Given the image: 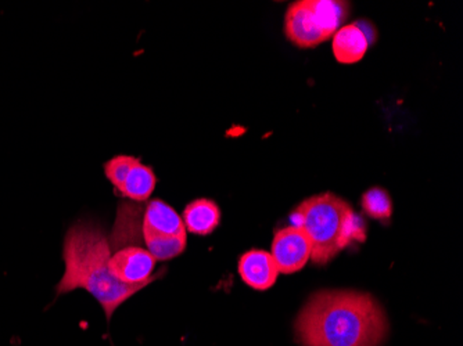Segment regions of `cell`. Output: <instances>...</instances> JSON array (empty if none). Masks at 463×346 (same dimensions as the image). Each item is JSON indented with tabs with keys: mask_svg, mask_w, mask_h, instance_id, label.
I'll use <instances>...</instances> for the list:
<instances>
[{
	"mask_svg": "<svg viewBox=\"0 0 463 346\" xmlns=\"http://www.w3.org/2000/svg\"><path fill=\"white\" fill-rule=\"evenodd\" d=\"M389 329L379 301L355 290L312 294L294 323L296 340L303 346H382Z\"/></svg>",
	"mask_w": 463,
	"mask_h": 346,
	"instance_id": "1",
	"label": "cell"
},
{
	"mask_svg": "<svg viewBox=\"0 0 463 346\" xmlns=\"http://www.w3.org/2000/svg\"><path fill=\"white\" fill-rule=\"evenodd\" d=\"M111 246L100 226L78 220L67 231L62 246L64 275L56 287L57 295L85 290L103 308L108 322L117 309L137 295L153 281L142 285H125L110 269Z\"/></svg>",
	"mask_w": 463,
	"mask_h": 346,
	"instance_id": "2",
	"label": "cell"
},
{
	"mask_svg": "<svg viewBox=\"0 0 463 346\" xmlns=\"http://www.w3.org/2000/svg\"><path fill=\"white\" fill-rule=\"evenodd\" d=\"M311 243V261L324 267L353 241L365 240V225L353 207L333 192H324L300 202L293 212Z\"/></svg>",
	"mask_w": 463,
	"mask_h": 346,
	"instance_id": "3",
	"label": "cell"
},
{
	"mask_svg": "<svg viewBox=\"0 0 463 346\" xmlns=\"http://www.w3.org/2000/svg\"><path fill=\"white\" fill-rule=\"evenodd\" d=\"M347 9V4L332 0L294 2L286 13V36L300 49L321 45L343 27Z\"/></svg>",
	"mask_w": 463,
	"mask_h": 346,
	"instance_id": "4",
	"label": "cell"
},
{
	"mask_svg": "<svg viewBox=\"0 0 463 346\" xmlns=\"http://www.w3.org/2000/svg\"><path fill=\"white\" fill-rule=\"evenodd\" d=\"M142 234L146 249L156 261H170L186 249L187 231L182 216L161 200H153L146 207Z\"/></svg>",
	"mask_w": 463,
	"mask_h": 346,
	"instance_id": "5",
	"label": "cell"
},
{
	"mask_svg": "<svg viewBox=\"0 0 463 346\" xmlns=\"http://www.w3.org/2000/svg\"><path fill=\"white\" fill-rule=\"evenodd\" d=\"M270 255L283 275L300 272L311 259L308 236L300 226H286L273 236Z\"/></svg>",
	"mask_w": 463,
	"mask_h": 346,
	"instance_id": "6",
	"label": "cell"
},
{
	"mask_svg": "<svg viewBox=\"0 0 463 346\" xmlns=\"http://www.w3.org/2000/svg\"><path fill=\"white\" fill-rule=\"evenodd\" d=\"M156 259L146 248L127 247L111 255L110 269L113 275L125 285H142L146 281H156L160 275H153Z\"/></svg>",
	"mask_w": 463,
	"mask_h": 346,
	"instance_id": "7",
	"label": "cell"
},
{
	"mask_svg": "<svg viewBox=\"0 0 463 346\" xmlns=\"http://www.w3.org/2000/svg\"><path fill=\"white\" fill-rule=\"evenodd\" d=\"M239 275L252 290L267 291L275 285L280 272L270 252L250 249L239 259Z\"/></svg>",
	"mask_w": 463,
	"mask_h": 346,
	"instance_id": "8",
	"label": "cell"
},
{
	"mask_svg": "<svg viewBox=\"0 0 463 346\" xmlns=\"http://www.w3.org/2000/svg\"><path fill=\"white\" fill-rule=\"evenodd\" d=\"M369 39L358 24L343 25L333 35V54L342 64H355L365 56Z\"/></svg>",
	"mask_w": 463,
	"mask_h": 346,
	"instance_id": "9",
	"label": "cell"
},
{
	"mask_svg": "<svg viewBox=\"0 0 463 346\" xmlns=\"http://www.w3.org/2000/svg\"><path fill=\"white\" fill-rule=\"evenodd\" d=\"M182 220L187 233L210 236L220 226L221 210L212 200H194L184 208Z\"/></svg>",
	"mask_w": 463,
	"mask_h": 346,
	"instance_id": "10",
	"label": "cell"
},
{
	"mask_svg": "<svg viewBox=\"0 0 463 346\" xmlns=\"http://www.w3.org/2000/svg\"><path fill=\"white\" fill-rule=\"evenodd\" d=\"M156 184H157V178H156L153 169L139 161L129 171L124 184L117 192L119 196L134 200V201H147L155 192Z\"/></svg>",
	"mask_w": 463,
	"mask_h": 346,
	"instance_id": "11",
	"label": "cell"
},
{
	"mask_svg": "<svg viewBox=\"0 0 463 346\" xmlns=\"http://www.w3.org/2000/svg\"><path fill=\"white\" fill-rule=\"evenodd\" d=\"M364 212L372 220H387L392 215V201L389 192L382 187H373L364 192L361 199Z\"/></svg>",
	"mask_w": 463,
	"mask_h": 346,
	"instance_id": "12",
	"label": "cell"
},
{
	"mask_svg": "<svg viewBox=\"0 0 463 346\" xmlns=\"http://www.w3.org/2000/svg\"><path fill=\"white\" fill-rule=\"evenodd\" d=\"M139 158L132 155H117L104 164V175L113 184L116 192L121 189L125 179L128 176L129 171L139 163Z\"/></svg>",
	"mask_w": 463,
	"mask_h": 346,
	"instance_id": "13",
	"label": "cell"
}]
</instances>
